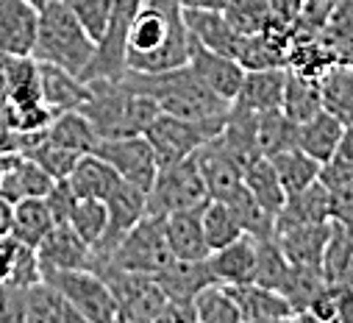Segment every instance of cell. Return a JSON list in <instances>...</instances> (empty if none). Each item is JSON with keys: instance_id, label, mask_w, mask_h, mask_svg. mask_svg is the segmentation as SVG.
<instances>
[{"instance_id": "1", "label": "cell", "mask_w": 353, "mask_h": 323, "mask_svg": "<svg viewBox=\"0 0 353 323\" xmlns=\"http://www.w3.org/2000/svg\"><path fill=\"white\" fill-rule=\"evenodd\" d=\"M192 37L175 0H142L125 39V72H164L190 64Z\"/></svg>"}, {"instance_id": "2", "label": "cell", "mask_w": 353, "mask_h": 323, "mask_svg": "<svg viewBox=\"0 0 353 323\" xmlns=\"http://www.w3.org/2000/svg\"><path fill=\"white\" fill-rule=\"evenodd\" d=\"M123 81L137 92L148 95L159 106V112L181 117V120L223 128L231 112V104L217 98L195 75L190 64L164 70V72H125Z\"/></svg>"}, {"instance_id": "3", "label": "cell", "mask_w": 353, "mask_h": 323, "mask_svg": "<svg viewBox=\"0 0 353 323\" xmlns=\"http://www.w3.org/2000/svg\"><path fill=\"white\" fill-rule=\"evenodd\" d=\"M86 87H90V95L78 106V112L90 120L101 139L145 134L153 117L159 115V106L148 95L128 87L123 78H90Z\"/></svg>"}, {"instance_id": "4", "label": "cell", "mask_w": 353, "mask_h": 323, "mask_svg": "<svg viewBox=\"0 0 353 323\" xmlns=\"http://www.w3.org/2000/svg\"><path fill=\"white\" fill-rule=\"evenodd\" d=\"M98 42L90 37L78 17L61 3V0H48L39 9L37 23V42H34V59L42 64H53L67 70L70 75L81 78L90 70L95 59Z\"/></svg>"}, {"instance_id": "5", "label": "cell", "mask_w": 353, "mask_h": 323, "mask_svg": "<svg viewBox=\"0 0 353 323\" xmlns=\"http://www.w3.org/2000/svg\"><path fill=\"white\" fill-rule=\"evenodd\" d=\"M209 201L206 182L198 168V156H190L175 165H164L156 170L153 187L148 190V215H172L203 209Z\"/></svg>"}, {"instance_id": "6", "label": "cell", "mask_w": 353, "mask_h": 323, "mask_svg": "<svg viewBox=\"0 0 353 323\" xmlns=\"http://www.w3.org/2000/svg\"><path fill=\"white\" fill-rule=\"evenodd\" d=\"M172 251L167 242V231H164V217L161 215H145L114 248V254L109 257V268L117 271H128V273H145V276H156L159 271H164L172 262ZM103 265V268H106ZM101 271V268H98Z\"/></svg>"}, {"instance_id": "7", "label": "cell", "mask_w": 353, "mask_h": 323, "mask_svg": "<svg viewBox=\"0 0 353 323\" xmlns=\"http://www.w3.org/2000/svg\"><path fill=\"white\" fill-rule=\"evenodd\" d=\"M42 282L53 284L90 323H114L120 317L109 284L95 271H45Z\"/></svg>"}, {"instance_id": "8", "label": "cell", "mask_w": 353, "mask_h": 323, "mask_svg": "<svg viewBox=\"0 0 353 323\" xmlns=\"http://www.w3.org/2000/svg\"><path fill=\"white\" fill-rule=\"evenodd\" d=\"M217 134H220L217 126H203V123H192V120H181V117L159 112L148 126L145 139L156 153V165L164 168L195 156Z\"/></svg>"}, {"instance_id": "9", "label": "cell", "mask_w": 353, "mask_h": 323, "mask_svg": "<svg viewBox=\"0 0 353 323\" xmlns=\"http://www.w3.org/2000/svg\"><path fill=\"white\" fill-rule=\"evenodd\" d=\"M95 273L109 284L120 312L128 320H148V323H153V317L167 304V295H164V290L159 287V282L153 276L128 273V271H117V268H109V265L95 271Z\"/></svg>"}, {"instance_id": "10", "label": "cell", "mask_w": 353, "mask_h": 323, "mask_svg": "<svg viewBox=\"0 0 353 323\" xmlns=\"http://www.w3.org/2000/svg\"><path fill=\"white\" fill-rule=\"evenodd\" d=\"M106 209H109V226L106 234L101 237V242L92 248V268L98 271L109 262V257L114 254V248L120 246V239L148 215V193L139 190L137 184L120 182L117 190L106 198Z\"/></svg>"}, {"instance_id": "11", "label": "cell", "mask_w": 353, "mask_h": 323, "mask_svg": "<svg viewBox=\"0 0 353 323\" xmlns=\"http://www.w3.org/2000/svg\"><path fill=\"white\" fill-rule=\"evenodd\" d=\"M92 153H98L103 162H109L123 182L137 184L145 193L153 187L159 165H156V153H153L150 142L145 139V134L117 137V139H98Z\"/></svg>"}, {"instance_id": "12", "label": "cell", "mask_w": 353, "mask_h": 323, "mask_svg": "<svg viewBox=\"0 0 353 323\" xmlns=\"http://www.w3.org/2000/svg\"><path fill=\"white\" fill-rule=\"evenodd\" d=\"M195 156H198V168H201V176H203V182H206L209 198L225 201V198H231V195L242 187L245 162L236 159V156L220 142V137H212Z\"/></svg>"}, {"instance_id": "13", "label": "cell", "mask_w": 353, "mask_h": 323, "mask_svg": "<svg viewBox=\"0 0 353 323\" xmlns=\"http://www.w3.org/2000/svg\"><path fill=\"white\" fill-rule=\"evenodd\" d=\"M37 257L45 271H90L92 248L75 234L70 223H56L37 246Z\"/></svg>"}, {"instance_id": "14", "label": "cell", "mask_w": 353, "mask_h": 323, "mask_svg": "<svg viewBox=\"0 0 353 323\" xmlns=\"http://www.w3.org/2000/svg\"><path fill=\"white\" fill-rule=\"evenodd\" d=\"M190 67L195 70V75L203 81V84L223 101L234 104L236 95H239V87L245 81V67L234 59V56H223V53H214L203 45H198L192 39V48H190Z\"/></svg>"}, {"instance_id": "15", "label": "cell", "mask_w": 353, "mask_h": 323, "mask_svg": "<svg viewBox=\"0 0 353 323\" xmlns=\"http://www.w3.org/2000/svg\"><path fill=\"white\" fill-rule=\"evenodd\" d=\"M290 42H292V28L270 20L259 34L242 37L236 61L245 70H270V67H287L290 59Z\"/></svg>"}, {"instance_id": "16", "label": "cell", "mask_w": 353, "mask_h": 323, "mask_svg": "<svg viewBox=\"0 0 353 323\" xmlns=\"http://www.w3.org/2000/svg\"><path fill=\"white\" fill-rule=\"evenodd\" d=\"M39 9L26 0H0V53L31 56L37 42Z\"/></svg>"}, {"instance_id": "17", "label": "cell", "mask_w": 353, "mask_h": 323, "mask_svg": "<svg viewBox=\"0 0 353 323\" xmlns=\"http://www.w3.org/2000/svg\"><path fill=\"white\" fill-rule=\"evenodd\" d=\"M206 262L217 284H225V287L250 284L256 276V239L250 234H242L231 246L212 251Z\"/></svg>"}, {"instance_id": "18", "label": "cell", "mask_w": 353, "mask_h": 323, "mask_svg": "<svg viewBox=\"0 0 353 323\" xmlns=\"http://www.w3.org/2000/svg\"><path fill=\"white\" fill-rule=\"evenodd\" d=\"M328 220H331V193L317 179L306 190L287 195L284 206L276 215V234L295 226H312V223H328Z\"/></svg>"}, {"instance_id": "19", "label": "cell", "mask_w": 353, "mask_h": 323, "mask_svg": "<svg viewBox=\"0 0 353 323\" xmlns=\"http://www.w3.org/2000/svg\"><path fill=\"white\" fill-rule=\"evenodd\" d=\"M284 84H287V67L245 70V81L239 87V95H236L234 106H242V109L256 112V115L281 109Z\"/></svg>"}, {"instance_id": "20", "label": "cell", "mask_w": 353, "mask_h": 323, "mask_svg": "<svg viewBox=\"0 0 353 323\" xmlns=\"http://www.w3.org/2000/svg\"><path fill=\"white\" fill-rule=\"evenodd\" d=\"M184 23L190 28V37L198 45H203V48H209L214 53L236 59L242 37L234 31V26L225 20L223 12H214V9H184Z\"/></svg>"}, {"instance_id": "21", "label": "cell", "mask_w": 353, "mask_h": 323, "mask_svg": "<svg viewBox=\"0 0 353 323\" xmlns=\"http://www.w3.org/2000/svg\"><path fill=\"white\" fill-rule=\"evenodd\" d=\"M53 187V179L37 165L34 159L23 153H12L6 162L3 179H0V195L6 201L17 204L26 198H45Z\"/></svg>"}, {"instance_id": "22", "label": "cell", "mask_w": 353, "mask_h": 323, "mask_svg": "<svg viewBox=\"0 0 353 323\" xmlns=\"http://www.w3.org/2000/svg\"><path fill=\"white\" fill-rule=\"evenodd\" d=\"M164 231H167V242L175 260H187V262H198V260H209L212 248L203 237V223H201V209L192 212H172L164 217Z\"/></svg>"}, {"instance_id": "23", "label": "cell", "mask_w": 353, "mask_h": 323, "mask_svg": "<svg viewBox=\"0 0 353 323\" xmlns=\"http://www.w3.org/2000/svg\"><path fill=\"white\" fill-rule=\"evenodd\" d=\"M159 282V287L164 290V295L170 301H195V295L214 282L212 271H209V262L206 260H198V262H187V260H172L164 271H159L153 276Z\"/></svg>"}, {"instance_id": "24", "label": "cell", "mask_w": 353, "mask_h": 323, "mask_svg": "<svg viewBox=\"0 0 353 323\" xmlns=\"http://www.w3.org/2000/svg\"><path fill=\"white\" fill-rule=\"evenodd\" d=\"M39 64V87H42V101L45 106L53 112V115H61V112H72L78 109L86 95H90V87L86 81L70 75L67 70L61 67H53V64Z\"/></svg>"}, {"instance_id": "25", "label": "cell", "mask_w": 353, "mask_h": 323, "mask_svg": "<svg viewBox=\"0 0 353 323\" xmlns=\"http://www.w3.org/2000/svg\"><path fill=\"white\" fill-rule=\"evenodd\" d=\"M342 134H345V123L328 109H320L312 120L298 126V148L312 159H317L320 165H328L342 142Z\"/></svg>"}, {"instance_id": "26", "label": "cell", "mask_w": 353, "mask_h": 323, "mask_svg": "<svg viewBox=\"0 0 353 323\" xmlns=\"http://www.w3.org/2000/svg\"><path fill=\"white\" fill-rule=\"evenodd\" d=\"M72 193L78 198H95V201H106L117 184L123 182L114 168L109 165V162H103L98 153H83L78 162H75V168L72 173L67 176Z\"/></svg>"}, {"instance_id": "27", "label": "cell", "mask_w": 353, "mask_h": 323, "mask_svg": "<svg viewBox=\"0 0 353 323\" xmlns=\"http://www.w3.org/2000/svg\"><path fill=\"white\" fill-rule=\"evenodd\" d=\"M328 237H331V220L328 223H312V226H295V228L276 234L290 265H317V268L323 262V251H325Z\"/></svg>"}, {"instance_id": "28", "label": "cell", "mask_w": 353, "mask_h": 323, "mask_svg": "<svg viewBox=\"0 0 353 323\" xmlns=\"http://www.w3.org/2000/svg\"><path fill=\"white\" fill-rule=\"evenodd\" d=\"M323 276L336 290H353V228L331 220V237L323 251Z\"/></svg>"}, {"instance_id": "29", "label": "cell", "mask_w": 353, "mask_h": 323, "mask_svg": "<svg viewBox=\"0 0 353 323\" xmlns=\"http://www.w3.org/2000/svg\"><path fill=\"white\" fill-rule=\"evenodd\" d=\"M26 323H90L53 284L39 282L26 290Z\"/></svg>"}, {"instance_id": "30", "label": "cell", "mask_w": 353, "mask_h": 323, "mask_svg": "<svg viewBox=\"0 0 353 323\" xmlns=\"http://www.w3.org/2000/svg\"><path fill=\"white\" fill-rule=\"evenodd\" d=\"M239 312H242V320L245 323H253V320H287L292 315V306L290 301L276 293V290H268L261 284H239V287H228Z\"/></svg>"}, {"instance_id": "31", "label": "cell", "mask_w": 353, "mask_h": 323, "mask_svg": "<svg viewBox=\"0 0 353 323\" xmlns=\"http://www.w3.org/2000/svg\"><path fill=\"white\" fill-rule=\"evenodd\" d=\"M245 190L253 195V201L270 215H279V209L287 201V193L279 182V173L273 168V162L268 156H256L245 165V176H242Z\"/></svg>"}, {"instance_id": "32", "label": "cell", "mask_w": 353, "mask_h": 323, "mask_svg": "<svg viewBox=\"0 0 353 323\" xmlns=\"http://www.w3.org/2000/svg\"><path fill=\"white\" fill-rule=\"evenodd\" d=\"M323 109V92H320V81L309 78L298 70L287 67V84H284V101H281V112L295 120L298 126L312 120L317 112Z\"/></svg>"}, {"instance_id": "33", "label": "cell", "mask_w": 353, "mask_h": 323, "mask_svg": "<svg viewBox=\"0 0 353 323\" xmlns=\"http://www.w3.org/2000/svg\"><path fill=\"white\" fill-rule=\"evenodd\" d=\"M45 137L53 142V145H59V148H67V150H72V153H92L95 150V145H98V134H95V128L90 126V120H86L78 109H72V112H61V115H56L53 120H50V126L45 128Z\"/></svg>"}, {"instance_id": "34", "label": "cell", "mask_w": 353, "mask_h": 323, "mask_svg": "<svg viewBox=\"0 0 353 323\" xmlns=\"http://www.w3.org/2000/svg\"><path fill=\"white\" fill-rule=\"evenodd\" d=\"M273 168L279 173V182L284 187L287 195H295L301 190H306L309 184H314L323 173V165L317 159H312L309 153H303L301 148H292V150H284V153H276L270 156Z\"/></svg>"}, {"instance_id": "35", "label": "cell", "mask_w": 353, "mask_h": 323, "mask_svg": "<svg viewBox=\"0 0 353 323\" xmlns=\"http://www.w3.org/2000/svg\"><path fill=\"white\" fill-rule=\"evenodd\" d=\"M56 226L45 198H26L14 204V220H12V237L23 246L37 248L42 237Z\"/></svg>"}, {"instance_id": "36", "label": "cell", "mask_w": 353, "mask_h": 323, "mask_svg": "<svg viewBox=\"0 0 353 323\" xmlns=\"http://www.w3.org/2000/svg\"><path fill=\"white\" fill-rule=\"evenodd\" d=\"M201 223H203V237H206L212 251L231 246L234 239H239L245 234V228H242V223H239V217L228 201L209 198L206 206L201 209Z\"/></svg>"}, {"instance_id": "37", "label": "cell", "mask_w": 353, "mask_h": 323, "mask_svg": "<svg viewBox=\"0 0 353 323\" xmlns=\"http://www.w3.org/2000/svg\"><path fill=\"white\" fill-rule=\"evenodd\" d=\"M323 109L336 115L345 126H353V64H334L320 78Z\"/></svg>"}, {"instance_id": "38", "label": "cell", "mask_w": 353, "mask_h": 323, "mask_svg": "<svg viewBox=\"0 0 353 323\" xmlns=\"http://www.w3.org/2000/svg\"><path fill=\"white\" fill-rule=\"evenodd\" d=\"M331 284L323 276V268L317 265H290V276L281 287V295L290 301L292 312H306L320 293H325Z\"/></svg>"}, {"instance_id": "39", "label": "cell", "mask_w": 353, "mask_h": 323, "mask_svg": "<svg viewBox=\"0 0 353 323\" xmlns=\"http://www.w3.org/2000/svg\"><path fill=\"white\" fill-rule=\"evenodd\" d=\"M292 148H298V123L290 120L281 109L261 112L259 115V153L270 159Z\"/></svg>"}, {"instance_id": "40", "label": "cell", "mask_w": 353, "mask_h": 323, "mask_svg": "<svg viewBox=\"0 0 353 323\" xmlns=\"http://www.w3.org/2000/svg\"><path fill=\"white\" fill-rule=\"evenodd\" d=\"M320 39L339 64H353V0H336Z\"/></svg>"}, {"instance_id": "41", "label": "cell", "mask_w": 353, "mask_h": 323, "mask_svg": "<svg viewBox=\"0 0 353 323\" xmlns=\"http://www.w3.org/2000/svg\"><path fill=\"white\" fill-rule=\"evenodd\" d=\"M287 276H290V260L284 257L279 239L276 237L256 239V276H253V284H261L268 290L281 293Z\"/></svg>"}, {"instance_id": "42", "label": "cell", "mask_w": 353, "mask_h": 323, "mask_svg": "<svg viewBox=\"0 0 353 323\" xmlns=\"http://www.w3.org/2000/svg\"><path fill=\"white\" fill-rule=\"evenodd\" d=\"M75 234L86 242L90 248H95L101 237L106 234V226H109V209H106V201H95V198H78L70 220H67Z\"/></svg>"}, {"instance_id": "43", "label": "cell", "mask_w": 353, "mask_h": 323, "mask_svg": "<svg viewBox=\"0 0 353 323\" xmlns=\"http://www.w3.org/2000/svg\"><path fill=\"white\" fill-rule=\"evenodd\" d=\"M201 323H245L242 312L225 284H212L195 295Z\"/></svg>"}, {"instance_id": "44", "label": "cell", "mask_w": 353, "mask_h": 323, "mask_svg": "<svg viewBox=\"0 0 353 323\" xmlns=\"http://www.w3.org/2000/svg\"><path fill=\"white\" fill-rule=\"evenodd\" d=\"M223 14L239 37H250L273 20V6L270 0H225Z\"/></svg>"}, {"instance_id": "45", "label": "cell", "mask_w": 353, "mask_h": 323, "mask_svg": "<svg viewBox=\"0 0 353 323\" xmlns=\"http://www.w3.org/2000/svg\"><path fill=\"white\" fill-rule=\"evenodd\" d=\"M61 3L78 17V23L90 31V37L98 42L112 20L114 0H61Z\"/></svg>"}, {"instance_id": "46", "label": "cell", "mask_w": 353, "mask_h": 323, "mask_svg": "<svg viewBox=\"0 0 353 323\" xmlns=\"http://www.w3.org/2000/svg\"><path fill=\"white\" fill-rule=\"evenodd\" d=\"M336 0H306L301 14L292 23V39H314L323 34Z\"/></svg>"}, {"instance_id": "47", "label": "cell", "mask_w": 353, "mask_h": 323, "mask_svg": "<svg viewBox=\"0 0 353 323\" xmlns=\"http://www.w3.org/2000/svg\"><path fill=\"white\" fill-rule=\"evenodd\" d=\"M45 204H48V209H50L56 223H67L72 209H75V204H78V195L72 193L67 179H59V182H53L50 193L45 195Z\"/></svg>"}, {"instance_id": "48", "label": "cell", "mask_w": 353, "mask_h": 323, "mask_svg": "<svg viewBox=\"0 0 353 323\" xmlns=\"http://www.w3.org/2000/svg\"><path fill=\"white\" fill-rule=\"evenodd\" d=\"M331 193V220L353 228V176L328 187Z\"/></svg>"}, {"instance_id": "49", "label": "cell", "mask_w": 353, "mask_h": 323, "mask_svg": "<svg viewBox=\"0 0 353 323\" xmlns=\"http://www.w3.org/2000/svg\"><path fill=\"white\" fill-rule=\"evenodd\" d=\"M0 323H26V290L0 282Z\"/></svg>"}, {"instance_id": "50", "label": "cell", "mask_w": 353, "mask_h": 323, "mask_svg": "<svg viewBox=\"0 0 353 323\" xmlns=\"http://www.w3.org/2000/svg\"><path fill=\"white\" fill-rule=\"evenodd\" d=\"M153 323H201L195 301H170L161 306V312L153 317Z\"/></svg>"}, {"instance_id": "51", "label": "cell", "mask_w": 353, "mask_h": 323, "mask_svg": "<svg viewBox=\"0 0 353 323\" xmlns=\"http://www.w3.org/2000/svg\"><path fill=\"white\" fill-rule=\"evenodd\" d=\"M26 137L28 134H20V131L12 128V123L3 115V106H0V156H6V153H23Z\"/></svg>"}, {"instance_id": "52", "label": "cell", "mask_w": 353, "mask_h": 323, "mask_svg": "<svg viewBox=\"0 0 353 323\" xmlns=\"http://www.w3.org/2000/svg\"><path fill=\"white\" fill-rule=\"evenodd\" d=\"M17 254H20V242L9 234V237H0V282L12 279L14 273V262H17Z\"/></svg>"}, {"instance_id": "53", "label": "cell", "mask_w": 353, "mask_h": 323, "mask_svg": "<svg viewBox=\"0 0 353 323\" xmlns=\"http://www.w3.org/2000/svg\"><path fill=\"white\" fill-rule=\"evenodd\" d=\"M303 3H306V0H270L273 20H279V23H284V26L292 28V23H295V17L301 14Z\"/></svg>"}, {"instance_id": "54", "label": "cell", "mask_w": 353, "mask_h": 323, "mask_svg": "<svg viewBox=\"0 0 353 323\" xmlns=\"http://www.w3.org/2000/svg\"><path fill=\"white\" fill-rule=\"evenodd\" d=\"M12 220H14V204L0 195V237L12 234Z\"/></svg>"}, {"instance_id": "55", "label": "cell", "mask_w": 353, "mask_h": 323, "mask_svg": "<svg viewBox=\"0 0 353 323\" xmlns=\"http://www.w3.org/2000/svg\"><path fill=\"white\" fill-rule=\"evenodd\" d=\"M181 9H214L223 12L225 9V0H175Z\"/></svg>"}, {"instance_id": "56", "label": "cell", "mask_w": 353, "mask_h": 323, "mask_svg": "<svg viewBox=\"0 0 353 323\" xmlns=\"http://www.w3.org/2000/svg\"><path fill=\"white\" fill-rule=\"evenodd\" d=\"M284 323H334V320H323V317H317L314 312L306 309V312H292Z\"/></svg>"}, {"instance_id": "57", "label": "cell", "mask_w": 353, "mask_h": 323, "mask_svg": "<svg viewBox=\"0 0 353 323\" xmlns=\"http://www.w3.org/2000/svg\"><path fill=\"white\" fill-rule=\"evenodd\" d=\"M9 156H12V153H6V156H0V179H3V170H6V162H9Z\"/></svg>"}, {"instance_id": "58", "label": "cell", "mask_w": 353, "mask_h": 323, "mask_svg": "<svg viewBox=\"0 0 353 323\" xmlns=\"http://www.w3.org/2000/svg\"><path fill=\"white\" fill-rule=\"evenodd\" d=\"M26 3H31V6H37V9H42V6L48 3V0H26Z\"/></svg>"}, {"instance_id": "59", "label": "cell", "mask_w": 353, "mask_h": 323, "mask_svg": "<svg viewBox=\"0 0 353 323\" xmlns=\"http://www.w3.org/2000/svg\"><path fill=\"white\" fill-rule=\"evenodd\" d=\"M253 323H284V320H253Z\"/></svg>"}]
</instances>
